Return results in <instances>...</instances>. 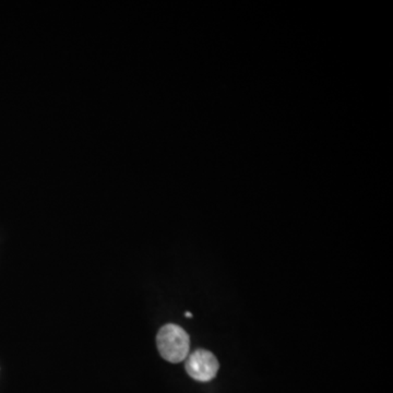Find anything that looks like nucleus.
I'll return each instance as SVG.
<instances>
[{
  "label": "nucleus",
  "mask_w": 393,
  "mask_h": 393,
  "mask_svg": "<svg viewBox=\"0 0 393 393\" xmlns=\"http://www.w3.org/2000/svg\"><path fill=\"white\" fill-rule=\"evenodd\" d=\"M185 367L192 379L200 382H208L215 378L220 365L211 352L200 349L190 354Z\"/></svg>",
  "instance_id": "2"
},
{
  "label": "nucleus",
  "mask_w": 393,
  "mask_h": 393,
  "mask_svg": "<svg viewBox=\"0 0 393 393\" xmlns=\"http://www.w3.org/2000/svg\"><path fill=\"white\" fill-rule=\"evenodd\" d=\"M156 344L163 359L171 363H180L188 357L189 335L180 326L168 324L157 333Z\"/></svg>",
  "instance_id": "1"
},
{
  "label": "nucleus",
  "mask_w": 393,
  "mask_h": 393,
  "mask_svg": "<svg viewBox=\"0 0 393 393\" xmlns=\"http://www.w3.org/2000/svg\"><path fill=\"white\" fill-rule=\"evenodd\" d=\"M185 314H186L187 317H192V314L190 312H186Z\"/></svg>",
  "instance_id": "3"
}]
</instances>
